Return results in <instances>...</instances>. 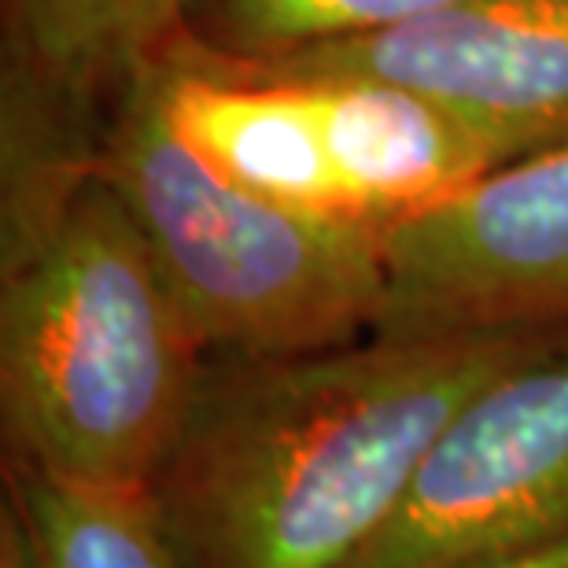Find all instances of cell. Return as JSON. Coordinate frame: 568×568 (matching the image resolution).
Segmentation results:
<instances>
[{
  "label": "cell",
  "mask_w": 568,
  "mask_h": 568,
  "mask_svg": "<svg viewBox=\"0 0 568 568\" xmlns=\"http://www.w3.org/2000/svg\"><path fill=\"white\" fill-rule=\"evenodd\" d=\"M207 351L97 170L38 233L0 252V410L11 469L152 491Z\"/></svg>",
  "instance_id": "cell-2"
},
{
  "label": "cell",
  "mask_w": 568,
  "mask_h": 568,
  "mask_svg": "<svg viewBox=\"0 0 568 568\" xmlns=\"http://www.w3.org/2000/svg\"><path fill=\"white\" fill-rule=\"evenodd\" d=\"M0 568H178V561L148 491H108L11 469Z\"/></svg>",
  "instance_id": "cell-10"
},
{
  "label": "cell",
  "mask_w": 568,
  "mask_h": 568,
  "mask_svg": "<svg viewBox=\"0 0 568 568\" xmlns=\"http://www.w3.org/2000/svg\"><path fill=\"white\" fill-rule=\"evenodd\" d=\"M185 38V0H0V166H97L119 104Z\"/></svg>",
  "instance_id": "cell-6"
},
{
  "label": "cell",
  "mask_w": 568,
  "mask_h": 568,
  "mask_svg": "<svg viewBox=\"0 0 568 568\" xmlns=\"http://www.w3.org/2000/svg\"><path fill=\"white\" fill-rule=\"evenodd\" d=\"M458 4L469 0H185V33L222 60L274 63Z\"/></svg>",
  "instance_id": "cell-11"
},
{
  "label": "cell",
  "mask_w": 568,
  "mask_h": 568,
  "mask_svg": "<svg viewBox=\"0 0 568 568\" xmlns=\"http://www.w3.org/2000/svg\"><path fill=\"white\" fill-rule=\"evenodd\" d=\"M568 531V325L484 384L432 443L355 568H458Z\"/></svg>",
  "instance_id": "cell-4"
},
{
  "label": "cell",
  "mask_w": 568,
  "mask_h": 568,
  "mask_svg": "<svg viewBox=\"0 0 568 568\" xmlns=\"http://www.w3.org/2000/svg\"><path fill=\"white\" fill-rule=\"evenodd\" d=\"M458 568H568V531L542 539V542H531V547L506 550V554H495V558L469 561Z\"/></svg>",
  "instance_id": "cell-12"
},
{
  "label": "cell",
  "mask_w": 568,
  "mask_h": 568,
  "mask_svg": "<svg viewBox=\"0 0 568 568\" xmlns=\"http://www.w3.org/2000/svg\"><path fill=\"white\" fill-rule=\"evenodd\" d=\"M277 78V74H274ZM306 85L333 166L366 222L395 225L425 214L539 152L520 133L498 130L410 89L351 78H292Z\"/></svg>",
  "instance_id": "cell-9"
},
{
  "label": "cell",
  "mask_w": 568,
  "mask_h": 568,
  "mask_svg": "<svg viewBox=\"0 0 568 568\" xmlns=\"http://www.w3.org/2000/svg\"><path fill=\"white\" fill-rule=\"evenodd\" d=\"M377 333L568 325V138L388 225Z\"/></svg>",
  "instance_id": "cell-5"
},
{
  "label": "cell",
  "mask_w": 568,
  "mask_h": 568,
  "mask_svg": "<svg viewBox=\"0 0 568 568\" xmlns=\"http://www.w3.org/2000/svg\"><path fill=\"white\" fill-rule=\"evenodd\" d=\"M241 67L410 89L539 148L568 138V0H469L358 41Z\"/></svg>",
  "instance_id": "cell-7"
},
{
  "label": "cell",
  "mask_w": 568,
  "mask_h": 568,
  "mask_svg": "<svg viewBox=\"0 0 568 568\" xmlns=\"http://www.w3.org/2000/svg\"><path fill=\"white\" fill-rule=\"evenodd\" d=\"M159 67L119 104L100 170L200 347L214 358H295L377 333L388 225L288 211L230 185L170 126Z\"/></svg>",
  "instance_id": "cell-3"
},
{
  "label": "cell",
  "mask_w": 568,
  "mask_h": 568,
  "mask_svg": "<svg viewBox=\"0 0 568 568\" xmlns=\"http://www.w3.org/2000/svg\"><path fill=\"white\" fill-rule=\"evenodd\" d=\"M159 97L178 138L230 185L288 211L366 222L306 85L219 60L185 38L159 67Z\"/></svg>",
  "instance_id": "cell-8"
},
{
  "label": "cell",
  "mask_w": 568,
  "mask_h": 568,
  "mask_svg": "<svg viewBox=\"0 0 568 568\" xmlns=\"http://www.w3.org/2000/svg\"><path fill=\"white\" fill-rule=\"evenodd\" d=\"M550 328L207 362L152 484L178 568H355L454 414Z\"/></svg>",
  "instance_id": "cell-1"
}]
</instances>
